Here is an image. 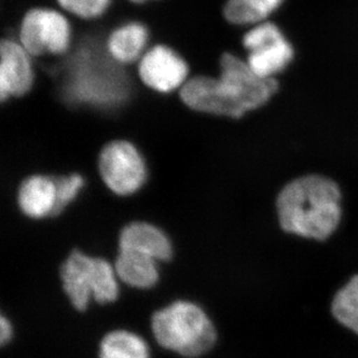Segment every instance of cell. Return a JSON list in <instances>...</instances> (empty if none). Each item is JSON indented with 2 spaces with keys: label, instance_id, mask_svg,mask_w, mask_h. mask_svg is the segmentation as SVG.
<instances>
[{
  "label": "cell",
  "instance_id": "obj_1",
  "mask_svg": "<svg viewBox=\"0 0 358 358\" xmlns=\"http://www.w3.org/2000/svg\"><path fill=\"white\" fill-rule=\"evenodd\" d=\"M278 90L276 79L261 78L246 62L224 54L220 77L199 76L189 79L180 90V98L196 112L239 119L266 105Z\"/></svg>",
  "mask_w": 358,
  "mask_h": 358
},
{
  "label": "cell",
  "instance_id": "obj_2",
  "mask_svg": "<svg viewBox=\"0 0 358 358\" xmlns=\"http://www.w3.org/2000/svg\"><path fill=\"white\" fill-rule=\"evenodd\" d=\"M341 192L333 180L305 176L287 183L278 197L280 224L287 234L324 240L341 220Z\"/></svg>",
  "mask_w": 358,
  "mask_h": 358
},
{
  "label": "cell",
  "instance_id": "obj_3",
  "mask_svg": "<svg viewBox=\"0 0 358 358\" xmlns=\"http://www.w3.org/2000/svg\"><path fill=\"white\" fill-rule=\"evenodd\" d=\"M152 331L160 345L185 357L203 355L216 342L213 322L202 308L189 301H176L156 312Z\"/></svg>",
  "mask_w": 358,
  "mask_h": 358
},
{
  "label": "cell",
  "instance_id": "obj_4",
  "mask_svg": "<svg viewBox=\"0 0 358 358\" xmlns=\"http://www.w3.org/2000/svg\"><path fill=\"white\" fill-rule=\"evenodd\" d=\"M61 278L65 294L78 311H85L92 297L100 304L119 297L115 268L100 257L73 250L62 266Z\"/></svg>",
  "mask_w": 358,
  "mask_h": 358
},
{
  "label": "cell",
  "instance_id": "obj_5",
  "mask_svg": "<svg viewBox=\"0 0 358 358\" xmlns=\"http://www.w3.org/2000/svg\"><path fill=\"white\" fill-rule=\"evenodd\" d=\"M248 51L246 63L261 78L271 79L283 71L294 58V48L280 28L264 21L247 31L243 38Z\"/></svg>",
  "mask_w": 358,
  "mask_h": 358
},
{
  "label": "cell",
  "instance_id": "obj_6",
  "mask_svg": "<svg viewBox=\"0 0 358 358\" xmlns=\"http://www.w3.org/2000/svg\"><path fill=\"white\" fill-rule=\"evenodd\" d=\"M99 171L106 186L121 196L136 193L148 176L141 153L127 141H114L102 149Z\"/></svg>",
  "mask_w": 358,
  "mask_h": 358
},
{
  "label": "cell",
  "instance_id": "obj_7",
  "mask_svg": "<svg viewBox=\"0 0 358 358\" xmlns=\"http://www.w3.org/2000/svg\"><path fill=\"white\" fill-rule=\"evenodd\" d=\"M20 44L28 54H63L70 44L71 29L64 15L54 10H28L21 21Z\"/></svg>",
  "mask_w": 358,
  "mask_h": 358
},
{
  "label": "cell",
  "instance_id": "obj_8",
  "mask_svg": "<svg viewBox=\"0 0 358 358\" xmlns=\"http://www.w3.org/2000/svg\"><path fill=\"white\" fill-rule=\"evenodd\" d=\"M139 77L155 91L169 93L186 84L188 65L165 45L151 48L139 62Z\"/></svg>",
  "mask_w": 358,
  "mask_h": 358
},
{
  "label": "cell",
  "instance_id": "obj_9",
  "mask_svg": "<svg viewBox=\"0 0 358 358\" xmlns=\"http://www.w3.org/2000/svg\"><path fill=\"white\" fill-rule=\"evenodd\" d=\"M27 51L12 40L0 44V98L22 96L33 85V70Z\"/></svg>",
  "mask_w": 358,
  "mask_h": 358
},
{
  "label": "cell",
  "instance_id": "obj_10",
  "mask_svg": "<svg viewBox=\"0 0 358 358\" xmlns=\"http://www.w3.org/2000/svg\"><path fill=\"white\" fill-rule=\"evenodd\" d=\"M120 250H135L156 261L172 257V243L158 227L148 223H132L122 230Z\"/></svg>",
  "mask_w": 358,
  "mask_h": 358
},
{
  "label": "cell",
  "instance_id": "obj_11",
  "mask_svg": "<svg viewBox=\"0 0 358 358\" xmlns=\"http://www.w3.org/2000/svg\"><path fill=\"white\" fill-rule=\"evenodd\" d=\"M57 201L56 181L49 176H33L21 183L17 202L26 216L40 220L54 215Z\"/></svg>",
  "mask_w": 358,
  "mask_h": 358
},
{
  "label": "cell",
  "instance_id": "obj_12",
  "mask_svg": "<svg viewBox=\"0 0 358 358\" xmlns=\"http://www.w3.org/2000/svg\"><path fill=\"white\" fill-rule=\"evenodd\" d=\"M156 262L152 257L135 250H120L115 262L116 276L130 287L149 289L159 278Z\"/></svg>",
  "mask_w": 358,
  "mask_h": 358
},
{
  "label": "cell",
  "instance_id": "obj_13",
  "mask_svg": "<svg viewBox=\"0 0 358 358\" xmlns=\"http://www.w3.org/2000/svg\"><path fill=\"white\" fill-rule=\"evenodd\" d=\"M149 38L145 26L138 22L125 24L113 31L107 42L109 54L123 64L138 59Z\"/></svg>",
  "mask_w": 358,
  "mask_h": 358
},
{
  "label": "cell",
  "instance_id": "obj_14",
  "mask_svg": "<svg viewBox=\"0 0 358 358\" xmlns=\"http://www.w3.org/2000/svg\"><path fill=\"white\" fill-rule=\"evenodd\" d=\"M100 358H150L149 348L131 331H112L101 341Z\"/></svg>",
  "mask_w": 358,
  "mask_h": 358
},
{
  "label": "cell",
  "instance_id": "obj_15",
  "mask_svg": "<svg viewBox=\"0 0 358 358\" xmlns=\"http://www.w3.org/2000/svg\"><path fill=\"white\" fill-rule=\"evenodd\" d=\"M331 311L338 322L358 334V275L335 294Z\"/></svg>",
  "mask_w": 358,
  "mask_h": 358
},
{
  "label": "cell",
  "instance_id": "obj_16",
  "mask_svg": "<svg viewBox=\"0 0 358 358\" xmlns=\"http://www.w3.org/2000/svg\"><path fill=\"white\" fill-rule=\"evenodd\" d=\"M224 17L230 24L237 26L259 24L267 20L266 13L253 0H229L224 6Z\"/></svg>",
  "mask_w": 358,
  "mask_h": 358
},
{
  "label": "cell",
  "instance_id": "obj_17",
  "mask_svg": "<svg viewBox=\"0 0 358 358\" xmlns=\"http://www.w3.org/2000/svg\"><path fill=\"white\" fill-rule=\"evenodd\" d=\"M56 188H57V201L55 208L54 215L56 216L65 209L69 203H71L75 197L78 195L81 187L84 186V179L79 174H71V176L55 179Z\"/></svg>",
  "mask_w": 358,
  "mask_h": 358
},
{
  "label": "cell",
  "instance_id": "obj_18",
  "mask_svg": "<svg viewBox=\"0 0 358 358\" xmlns=\"http://www.w3.org/2000/svg\"><path fill=\"white\" fill-rule=\"evenodd\" d=\"M65 10L83 19L100 17L112 0H57Z\"/></svg>",
  "mask_w": 358,
  "mask_h": 358
},
{
  "label": "cell",
  "instance_id": "obj_19",
  "mask_svg": "<svg viewBox=\"0 0 358 358\" xmlns=\"http://www.w3.org/2000/svg\"><path fill=\"white\" fill-rule=\"evenodd\" d=\"M12 338V326L10 321L7 320L3 315L0 319V341L1 345H6Z\"/></svg>",
  "mask_w": 358,
  "mask_h": 358
},
{
  "label": "cell",
  "instance_id": "obj_20",
  "mask_svg": "<svg viewBox=\"0 0 358 358\" xmlns=\"http://www.w3.org/2000/svg\"><path fill=\"white\" fill-rule=\"evenodd\" d=\"M253 1L257 3L266 13L271 15L274 10H278L284 0H253Z\"/></svg>",
  "mask_w": 358,
  "mask_h": 358
},
{
  "label": "cell",
  "instance_id": "obj_21",
  "mask_svg": "<svg viewBox=\"0 0 358 358\" xmlns=\"http://www.w3.org/2000/svg\"><path fill=\"white\" fill-rule=\"evenodd\" d=\"M132 3H145V1H148V0H131Z\"/></svg>",
  "mask_w": 358,
  "mask_h": 358
}]
</instances>
